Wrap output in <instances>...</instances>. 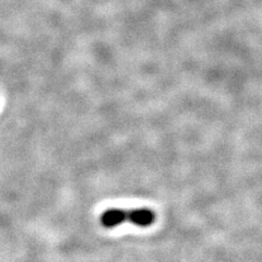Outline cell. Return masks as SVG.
Returning a JSON list of instances; mask_svg holds the SVG:
<instances>
[{
  "label": "cell",
  "mask_w": 262,
  "mask_h": 262,
  "mask_svg": "<svg viewBox=\"0 0 262 262\" xmlns=\"http://www.w3.org/2000/svg\"><path fill=\"white\" fill-rule=\"evenodd\" d=\"M128 221V212L122 209H108L101 216V223L104 227L113 228Z\"/></svg>",
  "instance_id": "obj_1"
},
{
  "label": "cell",
  "mask_w": 262,
  "mask_h": 262,
  "mask_svg": "<svg viewBox=\"0 0 262 262\" xmlns=\"http://www.w3.org/2000/svg\"><path fill=\"white\" fill-rule=\"evenodd\" d=\"M155 220V215L153 211L146 208L142 209H135L128 212V221L133 224L140 226V227H146L153 224Z\"/></svg>",
  "instance_id": "obj_2"
}]
</instances>
